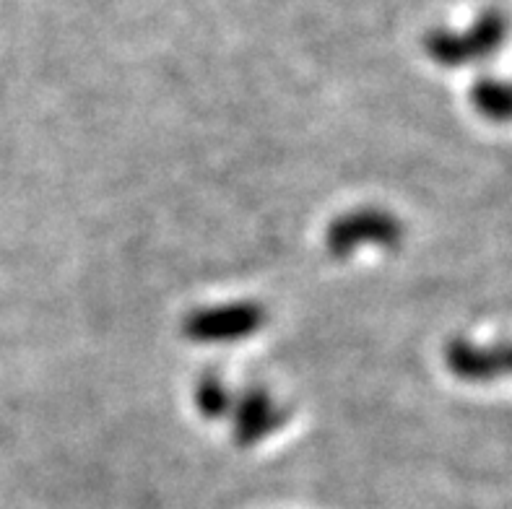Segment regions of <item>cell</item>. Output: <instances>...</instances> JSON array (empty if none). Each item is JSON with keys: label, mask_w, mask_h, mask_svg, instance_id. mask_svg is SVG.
Here are the masks:
<instances>
[{"label": "cell", "mask_w": 512, "mask_h": 509, "mask_svg": "<svg viewBox=\"0 0 512 509\" xmlns=\"http://www.w3.org/2000/svg\"><path fill=\"white\" fill-rule=\"evenodd\" d=\"M507 39V19L500 11H484L466 32L435 29L424 37V50L437 65L461 68L500 50Z\"/></svg>", "instance_id": "cell-1"}, {"label": "cell", "mask_w": 512, "mask_h": 509, "mask_svg": "<svg viewBox=\"0 0 512 509\" xmlns=\"http://www.w3.org/2000/svg\"><path fill=\"white\" fill-rule=\"evenodd\" d=\"M403 239V224L385 208H357L331 221L325 232V247L333 258L346 260L364 247L396 250Z\"/></svg>", "instance_id": "cell-2"}, {"label": "cell", "mask_w": 512, "mask_h": 509, "mask_svg": "<svg viewBox=\"0 0 512 509\" xmlns=\"http://www.w3.org/2000/svg\"><path fill=\"white\" fill-rule=\"evenodd\" d=\"M268 315L258 302H229L201 307L182 320V336L193 343H234L255 336Z\"/></svg>", "instance_id": "cell-3"}, {"label": "cell", "mask_w": 512, "mask_h": 509, "mask_svg": "<svg viewBox=\"0 0 512 509\" xmlns=\"http://www.w3.org/2000/svg\"><path fill=\"white\" fill-rule=\"evenodd\" d=\"M227 421L232 439L240 447H253L276 434L286 421V408L268 393L266 387H245L232 395Z\"/></svg>", "instance_id": "cell-4"}, {"label": "cell", "mask_w": 512, "mask_h": 509, "mask_svg": "<svg viewBox=\"0 0 512 509\" xmlns=\"http://www.w3.org/2000/svg\"><path fill=\"white\" fill-rule=\"evenodd\" d=\"M450 372L466 382H492L512 374V341L479 346L471 341H453L445 348Z\"/></svg>", "instance_id": "cell-5"}, {"label": "cell", "mask_w": 512, "mask_h": 509, "mask_svg": "<svg viewBox=\"0 0 512 509\" xmlns=\"http://www.w3.org/2000/svg\"><path fill=\"white\" fill-rule=\"evenodd\" d=\"M471 104L481 117L494 123H510L512 120V81L484 76L471 86Z\"/></svg>", "instance_id": "cell-6"}, {"label": "cell", "mask_w": 512, "mask_h": 509, "mask_svg": "<svg viewBox=\"0 0 512 509\" xmlns=\"http://www.w3.org/2000/svg\"><path fill=\"white\" fill-rule=\"evenodd\" d=\"M232 395L234 390H229V387L224 385V380L214 372H206L201 380L195 382V406H198V411H201L206 419H227Z\"/></svg>", "instance_id": "cell-7"}]
</instances>
